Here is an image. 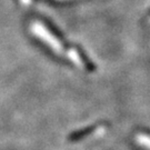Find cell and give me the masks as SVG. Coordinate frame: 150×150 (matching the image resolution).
Returning <instances> with one entry per match:
<instances>
[{"label": "cell", "instance_id": "1", "mask_svg": "<svg viewBox=\"0 0 150 150\" xmlns=\"http://www.w3.org/2000/svg\"><path fill=\"white\" fill-rule=\"evenodd\" d=\"M30 30L35 37L41 40L45 45H47L49 48L57 54L66 57L67 59H69L71 62H74L79 68H85V61L81 58L80 54L75 48H64V43H61L59 39L56 37L54 33H51V31L43 23L39 21L31 22Z\"/></svg>", "mask_w": 150, "mask_h": 150}, {"label": "cell", "instance_id": "2", "mask_svg": "<svg viewBox=\"0 0 150 150\" xmlns=\"http://www.w3.org/2000/svg\"><path fill=\"white\" fill-rule=\"evenodd\" d=\"M138 142H139V145H141L142 147H145L147 149H150V136L148 134H140L138 136Z\"/></svg>", "mask_w": 150, "mask_h": 150}, {"label": "cell", "instance_id": "3", "mask_svg": "<svg viewBox=\"0 0 150 150\" xmlns=\"http://www.w3.org/2000/svg\"><path fill=\"white\" fill-rule=\"evenodd\" d=\"M20 1H21L22 5H25V6L31 5V2H32V0H20Z\"/></svg>", "mask_w": 150, "mask_h": 150}, {"label": "cell", "instance_id": "4", "mask_svg": "<svg viewBox=\"0 0 150 150\" xmlns=\"http://www.w3.org/2000/svg\"><path fill=\"white\" fill-rule=\"evenodd\" d=\"M57 1H70V0H57Z\"/></svg>", "mask_w": 150, "mask_h": 150}]
</instances>
